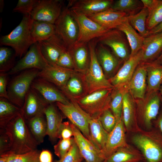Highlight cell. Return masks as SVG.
I'll return each mask as SVG.
<instances>
[{
	"label": "cell",
	"instance_id": "cell-1",
	"mask_svg": "<svg viewBox=\"0 0 162 162\" xmlns=\"http://www.w3.org/2000/svg\"><path fill=\"white\" fill-rule=\"evenodd\" d=\"M4 128L10 141V151L4 155L23 154L37 149L38 145L21 113L10 121Z\"/></svg>",
	"mask_w": 162,
	"mask_h": 162
},
{
	"label": "cell",
	"instance_id": "cell-2",
	"mask_svg": "<svg viewBox=\"0 0 162 162\" xmlns=\"http://www.w3.org/2000/svg\"><path fill=\"white\" fill-rule=\"evenodd\" d=\"M95 39L88 43L90 62L87 69L77 74L83 85L86 95L104 89L114 88L105 76L96 53Z\"/></svg>",
	"mask_w": 162,
	"mask_h": 162
},
{
	"label": "cell",
	"instance_id": "cell-3",
	"mask_svg": "<svg viewBox=\"0 0 162 162\" xmlns=\"http://www.w3.org/2000/svg\"><path fill=\"white\" fill-rule=\"evenodd\" d=\"M33 21L30 15H24L15 28L9 34L1 37L0 45L11 47L16 56L20 59L22 58L33 44L31 35Z\"/></svg>",
	"mask_w": 162,
	"mask_h": 162
},
{
	"label": "cell",
	"instance_id": "cell-4",
	"mask_svg": "<svg viewBox=\"0 0 162 162\" xmlns=\"http://www.w3.org/2000/svg\"><path fill=\"white\" fill-rule=\"evenodd\" d=\"M40 71L35 68L26 69L14 77L8 85V100L21 108L32 83L38 77Z\"/></svg>",
	"mask_w": 162,
	"mask_h": 162
},
{
	"label": "cell",
	"instance_id": "cell-5",
	"mask_svg": "<svg viewBox=\"0 0 162 162\" xmlns=\"http://www.w3.org/2000/svg\"><path fill=\"white\" fill-rule=\"evenodd\" d=\"M113 88L97 91L74 101L91 117L98 118L105 110L110 109L111 93Z\"/></svg>",
	"mask_w": 162,
	"mask_h": 162
},
{
	"label": "cell",
	"instance_id": "cell-6",
	"mask_svg": "<svg viewBox=\"0 0 162 162\" xmlns=\"http://www.w3.org/2000/svg\"><path fill=\"white\" fill-rule=\"evenodd\" d=\"M55 25L56 34L69 49L72 48L76 42L79 31L77 22L68 8L62 9Z\"/></svg>",
	"mask_w": 162,
	"mask_h": 162
},
{
	"label": "cell",
	"instance_id": "cell-7",
	"mask_svg": "<svg viewBox=\"0 0 162 162\" xmlns=\"http://www.w3.org/2000/svg\"><path fill=\"white\" fill-rule=\"evenodd\" d=\"M70 10L77 22L79 28V35L76 43L87 44L110 30L104 28L78 11Z\"/></svg>",
	"mask_w": 162,
	"mask_h": 162
},
{
	"label": "cell",
	"instance_id": "cell-8",
	"mask_svg": "<svg viewBox=\"0 0 162 162\" xmlns=\"http://www.w3.org/2000/svg\"><path fill=\"white\" fill-rule=\"evenodd\" d=\"M98 42L110 47L114 55L124 62L130 57V49L123 33L116 29H111L96 39Z\"/></svg>",
	"mask_w": 162,
	"mask_h": 162
},
{
	"label": "cell",
	"instance_id": "cell-9",
	"mask_svg": "<svg viewBox=\"0 0 162 162\" xmlns=\"http://www.w3.org/2000/svg\"><path fill=\"white\" fill-rule=\"evenodd\" d=\"M50 65L44 57L38 42L32 44L25 54L8 73L13 75L24 70L35 68L40 70Z\"/></svg>",
	"mask_w": 162,
	"mask_h": 162
},
{
	"label": "cell",
	"instance_id": "cell-10",
	"mask_svg": "<svg viewBox=\"0 0 162 162\" xmlns=\"http://www.w3.org/2000/svg\"><path fill=\"white\" fill-rule=\"evenodd\" d=\"M56 106L63 114L76 126L89 140L90 133L88 122L90 116L83 111L74 101L68 104L57 102Z\"/></svg>",
	"mask_w": 162,
	"mask_h": 162
},
{
	"label": "cell",
	"instance_id": "cell-11",
	"mask_svg": "<svg viewBox=\"0 0 162 162\" xmlns=\"http://www.w3.org/2000/svg\"><path fill=\"white\" fill-rule=\"evenodd\" d=\"M62 1L60 0H38L31 14L34 20L55 24L62 11Z\"/></svg>",
	"mask_w": 162,
	"mask_h": 162
},
{
	"label": "cell",
	"instance_id": "cell-12",
	"mask_svg": "<svg viewBox=\"0 0 162 162\" xmlns=\"http://www.w3.org/2000/svg\"><path fill=\"white\" fill-rule=\"evenodd\" d=\"M135 100L140 116L146 126L150 127L152 120L155 119L159 113L161 102L159 93L146 92L144 98Z\"/></svg>",
	"mask_w": 162,
	"mask_h": 162
},
{
	"label": "cell",
	"instance_id": "cell-13",
	"mask_svg": "<svg viewBox=\"0 0 162 162\" xmlns=\"http://www.w3.org/2000/svg\"><path fill=\"white\" fill-rule=\"evenodd\" d=\"M142 54L141 50L136 55L130 56L116 74L108 79L114 88H120L127 86L136 68L141 63Z\"/></svg>",
	"mask_w": 162,
	"mask_h": 162
},
{
	"label": "cell",
	"instance_id": "cell-14",
	"mask_svg": "<svg viewBox=\"0 0 162 162\" xmlns=\"http://www.w3.org/2000/svg\"><path fill=\"white\" fill-rule=\"evenodd\" d=\"M31 88L37 91L49 104L58 102L68 104L70 103L61 90L44 79L37 77L32 82Z\"/></svg>",
	"mask_w": 162,
	"mask_h": 162
},
{
	"label": "cell",
	"instance_id": "cell-15",
	"mask_svg": "<svg viewBox=\"0 0 162 162\" xmlns=\"http://www.w3.org/2000/svg\"><path fill=\"white\" fill-rule=\"evenodd\" d=\"M112 0H70L67 7L89 17L110 9Z\"/></svg>",
	"mask_w": 162,
	"mask_h": 162
},
{
	"label": "cell",
	"instance_id": "cell-16",
	"mask_svg": "<svg viewBox=\"0 0 162 162\" xmlns=\"http://www.w3.org/2000/svg\"><path fill=\"white\" fill-rule=\"evenodd\" d=\"M124 125L122 116L117 122L114 129L109 133L105 145L101 151L102 157L104 160L118 149L126 146Z\"/></svg>",
	"mask_w": 162,
	"mask_h": 162
},
{
	"label": "cell",
	"instance_id": "cell-17",
	"mask_svg": "<svg viewBox=\"0 0 162 162\" xmlns=\"http://www.w3.org/2000/svg\"><path fill=\"white\" fill-rule=\"evenodd\" d=\"M49 104L37 91L31 88L21 108V113L26 121L36 116L44 114Z\"/></svg>",
	"mask_w": 162,
	"mask_h": 162
},
{
	"label": "cell",
	"instance_id": "cell-18",
	"mask_svg": "<svg viewBox=\"0 0 162 162\" xmlns=\"http://www.w3.org/2000/svg\"><path fill=\"white\" fill-rule=\"evenodd\" d=\"M132 140L148 162H162V147L157 142L141 134L134 135Z\"/></svg>",
	"mask_w": 162,
	"mask_h": 162
},
{
	"label": "cell",
	"instance_id": "cell-19",
	"mask_svg": "<svg viewBox=\"0 0 162 162\" xmlns=\"http://www.w3.org/2000/svg\"><path fill=\"white\" fill-rule=\"evenodd\" d=\"M76 72L74 70L50 65L40 70L38 77L50 82L60 90Z\"/></svg>",
	"mask_w": 162,
	"mask_h": 162
},
{
	"label": "cell",
	"instance_id": "cell-20",
	"mask_svg": "<svg viewBox=\"0 0 162 162\" xmlns=\"http://www.w3.org/2000/svg\"><path fill=\"white\" fill-rule=\"evenodd\" d=\"M38 42L44 57L51 65H56L61 54L68 48L56 34Z\"/></svg>",
	"mask_w": 162,
	"mask_h": 162
},
{
	"label": "cell",
	"instance_id": "cell-21",
	"mask_svg": "<svg viewBox=\"0 0 162 162\" xmlns=\"http://www.w3.org/2000/svg\"><path fill=\"white\" fill-rule=\"evenodd\" d=\"M147 72L144 64L136 68L127 86L128 91L135 100L144 98L146 92Z\"/></svg>",
	"mask_w": 162,
	"mask_h": 162
},
{
	"label": "cell",
	"instance_id": "cell-22",
	"mask_svg": "<svg viewBox=\"0 0 162 162\" xmlns=\"http://www.w3.org/2000/svg\"><path fill=\"white\" fill-rule=\"evenodd\" d=\"M143 54L141 63L155 60L162 52V32L151 34L144 38Z\"/></svg>",
	"mask_w": 162,
	"mask_h": 162
},
{
	"label": "cell",
	"instance_id": "cell-23",
	"mask_svg": "<svg viewBox=\"0 0 162 162\" xmlns=\"http://www.w3.org/2000/svg\"><path fill=\"white\" fill-rule=\"evenodd\" d=\"M124 12L115 11L110 9L88 17L109 30L116 29L127 19Z\"/></svg>",
	"mask_w": 162,
	"mask_h": 162
},
{
	"label": "cell",
	"instance_id": "cell-24",
	"mask_svg": "<svg viewBox=\"0 0 162 162\" xmlns=\"http://www.w3.org/2000/svg\"><path fill=\"white\" fill-rule=\"evenodd\" d=\"M53 103L49 104L45 109L44 113L47 124V133L52 142L57 139V134L62 122L63 117Z\"/></svg>",
	"mask_w": 162,
	"mask_h": 162
},
{
	"label": "cell",
	"instance_id": "cell-25",
	"mask_svg": "<svg viewBox=\"0 0 162 162\" xmlns=\"http://www.w3.org/2000/svg\"><path fill=\"white\" fill-rule=\"evenodd\" d=\"M99 62L104 73L107 76L113 73L120 64L119 59L113 54L104 46L99 43L96 48Z\"/></svg>",
	"mask_w": 162,
	"mask_h": 162
},
{
	"label": "cell",
	"instance_id": "cell-26",
	"mask_svg": "<svg viewBox=\"0 0 162 162\" xmlns=\"http://www.w3.org/2000/svg\"><path fill=\"white\" fill-rule=\"evenodd\" d=\"M86 44L76 43L69 49L73 61L74 70L82 73L88 68L90 56L88 45Z\"/></svg>",
	"mask_w": 162,
	"mask_h": 162
},
{
	"label": "cell",
	"instance_id": "cell-27",
	"mask_svg": "<svg viewBox=\"0 0 162 162\" xmlns=\"http://www.w3.org/2000/svg\"><path fill=\"white\" fill-rule=\"evenodd\" d=\"M116 29L125 34L130 49V56L136 55L142 49L144 38L137 32L130 25L127 17L126 19Z\"/></svg>",
	"mask_w": 162,
	"mask_h": 162
},
{
	"label": "cell",
	"instance_id": "cell-28",
	"mask_svg": "<svg viewBox=\"0 0 162 162\" xmlns=\"http://www.w3.org/2000/svg\"><path fill=\"white\" fill-rule=\"evenodd\" d=\"M88 122L90 133V140L98 149L101 151L104 148L109 133L103 128L98 118L89 116Z\"/></svg>",
	"mask_w": 162,
	"mask_h": 162
},
{
	"label": "cell",
	"instance_id": "cell-29",
	"mask_svg": "<svg viewBox=\"0 0 162 162\" xmlns=\"http://www.w3.org/2000/svg\"><path fill=\"white\" fill-rule=\"evenodd\" d=\"M142 64L147 72L146 92H158L162 83V65L154 61Z\"/></svg>",
	"mask_w": 162,
	"mask_h": 162
},
{
	"label": "cell",
	"instance_id": "cell-30",
	"mask_svg": "<svg viewBox=\"0 0 162 162\" xmlns=\"http://www.w3.org/2000/svg\"><path fill=\"white\" fill-rule=\"evenodd\" d=\"M55 34V24L44 21L33 20L31 29L33 44L47 40Z\"/></svg>",
	"mask_w": 162,
	"mask_h": 162
},
{
	"label": "cell",
	"instance_id": "cell-31",
	"mask_svg": "<svg viewBox=\"0 0 162 162\" xmlns=\"http://www.w3.org/2000/svg\"><path fill=\"white\" fill-rule=\"evenodd\" d=\"M26 122L32 136L38 145L43 143L46 135L47 129L44 114L36 116Z\"/></svg>",
	"mask_w": 162,
	"mask_h": 162
},
{
	"label": "cell",
	"instance_id": "cell-32",
	"mask_svg": "<svg viewBox=\"0 0 162 162\" xmlns=\"http://www.w3.org/2000/svg\"><path fill=\"white\" fill-rule=\"evenodd\" d=\"M60 90L70 101H75L86 95L82 83L77 72Z\"/></svg>",
	"mask_w": 162,
	"mask_h": 162
},
{
	"label": "cell",
	"instance_id": "cell-33",
	"mask_svg": "<svg viewBox=\"0 0 162 162\" xmlns=\"http://www.w3.org/2000/svg\"><path fill=\"white\" fill-rule=\"evenodd\" d=\"M21 113V108L7 99L0 98V128H4L10 121Z\"/></svg>",
	"mask_w": 162,
	"mask_h": 162
},
{
	"label": "cell",
	"instance_id": "cell-34",
	"mask_svg": "<svg viewBox=\"0 0 162 162\" xmlns=\"http://www.w3.org/2000/svg\"><path fill=\"white\" fill-rule=\"evenodd\" d=\"M148 14V9L144 7L137 13L127 16V19L130 25L144 38L149 35V31L147 29L146 25Z\"/></svg>",
	"mask_w": 162,
	"mask_h": 162
},
{
	"label": "cell",
	"instance_id": "cell-35",
	"mask_svg": "<svg viewBox=\"0 0 162 162\" xmlns=\"http://www.w3.org/2000/svg\"><path fill=\"white\" fill-rule=\"evenodd\" d=\"M135 100L128 89L124 93L123 99L122 117L124 125L128 130L130 129L135 117Z\"/></svg>",
	"mask_w": 162,
	"mask_h": 162
},
{
	"label": "cell",
	"instance_id": "cell-36",
	"mask_svg": "<svg viewBox=\"0 0 162 162\" xmlns=\"http://www.w3.org/2000/svg\"><path fill=\"white\" fill-rule=\"evenodd\" d=\"M143 7L141 0H118L114 2L110 9L114 11L124 13L127 16L137 13Z\"/></svg>",
	"mask_w": 162,
	"mask_h": 162
},
{
	"label": "cell",
	"instance_id": "cell-37",
	"mask_svg": "<svg viewBox=\"0 0 162 162\" xmlns=\"http://www.w3.org/2000/svg\"><path fill=\"white\" fill-rule=\"evenodd\" d=\"M127 89V86L118 88H114L111 92L110 109L117 122L122 116L123 96Z\"/></svg>",
	"mask_w": 162,
	"mask_h": 162
},
{
	"label": "cell",
	"instance_id": "cell-38",
	"mask_svg": "<svg viewBox=\"0 0 162 162\" xmlns=\"http://www.w3.org/2000/svg\"><path fill=\"white\" fill-rule=\"evenodd\" d=\"M15 52L12 49L1 46L0 47V72H8L14 66Z\"/></svg>",
	"mask_w": 162,
	"mask_h": 162
},
{
	"label": "cell",
	"instance_id": "cell-39",
	"mask_svg": "<svg viewBox=\"0 0 162 162\" xmlns=\"http://www.w3.org/2000/svg\"><path fill=\"white\" fill-rule=\"evenodd\" d=\"M148 10L146 25L150 31L162 22V0H157L154 7Z\"/></svg>",
	"mask_w": 162,
	"mask_h": 162
},
{
	"label": "cell",
	"instance_id": "cell-40",
	"mask_svg": "<svg viewBox=\"0 0 162 162\" xmlns=\"http://www.w3.org/2000/svg\"><path fill=\"white\" fill-rule=\"evenodd\" d=\"M122 148L118 150L103 162H133L139 159L135 154Z\"/></svg>",
	"mask_w": 162,
	"mask_h": 162
},
{
	"label": "cell",
	"instance_id": "cell-41",
	"mask_svg": "<svg viewBox=\"0 0 162 162\" xmlns=\"http://www.w3.org/2000/svg\"><path fill=\"white\" fill-rule=\"evenodd\" d=\"M40 152L36 149L25 153L7 155V162H40L39 157Z\"/></svg>",
	"mask_w": 162,
	"mask_h": 162
},
{
	"label": "cell",
	"instance_id": "cell-42",
	"mask_svg": "<svg viewBox=\"0 0 162 162\" xmlns=\"http://www.w3.org/2000/svg\"><path fill=\"white\" fill-rule=\"evenodd\" d=\"M98 119L104 128L109 133L114 129L117 122L110 109L105 110Z\"/></svg>",
	"mask_w": 162,
	"mask_h": 162
},
{
	"label": "cell",
	"instance_id": "cell-43",
	"mask_svg": "<svg viewBox=\"0 0 162 162\" xmlns=\"http://www.w3.org/2000/svg\"><path fill=\"white\" fill-rule=\"evenodd\" d=\"M75 140L74 138L61 139L54 146L55 154L59 158H62L69 150Z\"/></svg>",
	"mask_w": 162,
	"mask_h": 162
},
{
	"label": "cell",
	"instance_id": "cell-44",
	"mask_svg": "<svg viewBox=\"0 0 162 162\" xmlns=\"http://www.w3.org/2000/svg\"><path fill=\"white\" fill-rule=\"evenodd\" d=\"M38 0H19L13 11L19 12L24 15H30Z\"/></svg>",
	"mask_w": 162,
	"mask_h": 162
},
{
	"label": "cell",
	"instance_id": "cell-45",
	"mask_svg": "<svg viewBox=\"0 0 162 162\" xmlns=\"http://www.w3.org/2000/svg\"><path fill=\"white\" fill-rule=\"evenodd\" d=\"M83 159L78 146L75 141L69 150L64 156L56 162H81Z\"/></svg>",
	"mask_w": 162,
	"mask_h": 162
},
{
	"label": "cell",
	"instance_id": "cell-46",
	"mask_svg": "<svg viewBox=\"0 0 162 162\" xmlns=\"http://www.w3.org/2000/svg\"><path fill=\"white\" fill-rule=\"evenodd\" d=\"M56 65L63 68L74 70L73 59L69 50L68 48L61 54Z\"/></svg>",
	"mask_w": 162,
	"mask_h": 162
},
{
	"label": "cell",
	"instance_id": "cell-47",
	"mask_svg": "<svg viewBox=\"0 0 162 162\" xmlns=\"http://www.w3.org/2000/svg\"><path fill=\"white\" fill-rule=\"evenodd\" d=\"M10 150V141L9 137L4 128L0 129V156L6 155Z\"/></svg>",
	"mask_w": 162,
	"mask_h": 162
},
{
	"label": "cell",
	"instance_id": "cell-48",
	"mask_svg": "<svg viewBox=\"0 0 162 162\" xmlns=\"http://www.w3.org/2000/svg\"><path fill=\"white\" fill-rule=\"evenodd\" d=\"M74 136L71 123L69 122H63L57 134V138L61 139H68Z\"/></svg>",
	"mask_w": 162,
	"mask_h": 162
},
{
	"label": "cell",
	"instance_id": "cell-49",
	"mask_svg": "<svg viewBox=\"0 0 162 162\" xmlns=\"http://www.w3.org/2000/svg\"><path fill=\"white\" fill-rule=\"evenodd\" d=\"M8 73H0V97L8 99L7 86Z\"/></svg>",
	"mask_w": 162,
	"mask_h": 162
},
{
	"label": "cell",
	"instance_id": "cell-50",
	"mask_svg": "<svg viewBox=\"0 0 162 162\" xmlns=\"http://www.w3.org/2000/svg\"><path fill=\"white\" fill-rule=\"evenodd\" d=\"M40 162H52V155L50 152L44 149L40 153L39 157Z\"/></svg>",
	"mask_w": 162,
	"mask_h": 162
},
{
	"label": "cell",
	"instance_id": "cell-51",
	"mask_svg": "<svg viewBox=\"0 0 162 162\" xmlns=\"http://www.w3.org/2000/svg\"><path fill=\"white\" fill-rule=\"evenodd\" d=\"M144 7L148 10L152 8L156 3L157 0H141Z\"/></svg>",
	"mask_w": 162,
	"mask_h": 162
},
{
	"label": "cell",
	"instance_id": "cell-52",
	"mask_svg": "<svg viewBox=\"0 0 162 162\" xmlns=\"http://www.w3.org/2000/svg\"><path fill=\"white\" fill-rule=\"evenodd\" d=\"M162 32V22L149 31V34H154Z\"/></svg>",
	"mask_w": 162,
	"mask_h": 162
},
{
	"label": "cell",
	"instance_id": "cell-53",
	"mask_svg": "<svg viewBox=\"0 0 162 162\" xmlns=\"http://www.w3.org/2000/svg\"><path fill=\"white\" fill-rule=\"evenodd\" d=\"M158 124L160 130L162 134V111L158 116Z\"/></svg>",
	"mask_w": 162,
	"mask_h": 162
},
{
	"label": "cell",
	"instance_id": "cell-54",
	"mask_svg": "<svg viewBox=\"0 0 162 162\" xmlns=\"http://www.w3.org/2000/svg\"><path fill=\"white\" fill-rule=\"evenodd\" d=\"M153 61L162 65V52L155 60Z\"/></svg>",
	"mask_w": 162,
	"mask_h": 162
},
{
	"label": "cell",
	"instance_id": "cell-55",
	"mask_svg": "<svg viewBox=\"0 0 162 162\" xmlns=\"http://www.w3.org/2000/svg\"><path fill=\"white\" fill-rule=\"evenodd\" d=\"M0 156V162H7L8 158L7 155H2Z\"/></svg>",
	"mask_w": 162,
	"mask_h": 162
},
{
	"label": "cell",
	"instance_id": "cell-56",
	"mask_svg": "<svg viewBox=\"0 0 162 162\" xmlns=\"http://www.w3.org/2000/svg\"><path fill=\"white\" fill-rule=\"evenodd\" d=\"M4 1L3 0H0V11L1 12H2L4 7Z\"/></svg>",
	"mask_w": 162,
	"mask_h": 162
},
{
	"label": "cell",
	"instance_id": "cell-57",
	"mask_svg": "<svg viewBox=\"0 0 162 162\" xmlns=\"http://www.w3.org/2000/svg\"><path fill=\"white\" fill-rule=\"evenodd\" d=\"M159 94H160L162 96V83L161 84V85L160 86V89L159 90Z\"/></svg>",
	"mask_w": 162,
	"mask_h": 162
},
{
	"label": "cell",
	"instance_id": "cell-58",
	"mask_svg": "<svg viewBox=\"0 0 162 162\" xmlns=\"http://www.w3.org/2000/svg\"><path fill=\"white\" fill-rule=\"evenodd\" d=\"M160 101L162 102V96L160 95Z\"/></svg>",
	"mask_w": 162,
	"mask_h": 162
}]
</instances>
